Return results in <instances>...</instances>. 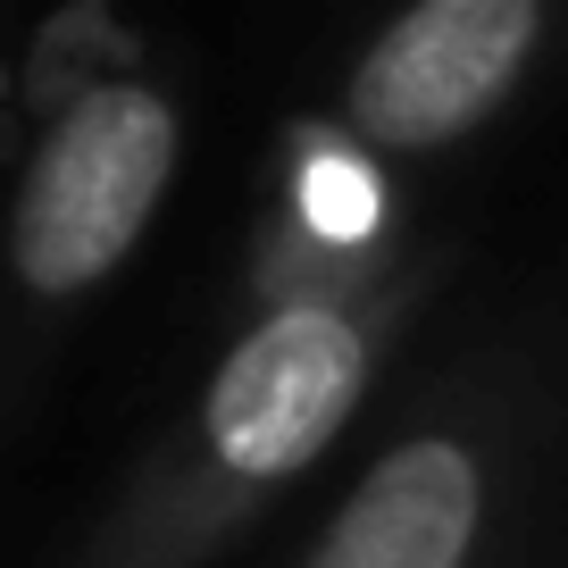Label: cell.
<instances>
[{
  "label": "cell",
  "mask_w": 568,
  "mask_h": 568,
  "mask_svg": "<svg viewBox=\"0 0 568 568\" xmlns=\"http://www.w3.org/2000/svg\"><path fill=\"white\" fill-rule=\"evenodd\" d=\"M551 34V0H418L359 42L335 92V125L385 168L444 160L535 84Z\"/></svg>",
  "instance_id": "277c9868"
},
{
  "label": "cell",
  "mask_w": 568,
  "mask_h": 568,
  "mask_svg": "<svg viewBox=\"0 0 568 568\" xmlns=\"http://www.w3.org/2000/svg\"><path fill=\"white\" fill-rule=\"evenodd\" d=\"M184 168V101L160 75H101L42 125L9 201V276L26 302H84L134 260Z\"/></svg>",
  "instance_id": "3957f363"
},
{
  "label": "cell",
  "mask_w": 568,
  "mask_h": 568,
  "mask_svg": "<svg viewBox=\"0 0 568 568\" xmlns=\"http://www.w3.org/2000/svg\"><path fill=\"white\" fill-rule=\"evenodd\" d=\"M535 477V368L518 352H468L376 426V444L284 568H518Z\"/></svg>",
  "instance_id": "7a4b0ae2"
},
{
  "label": "cell",
  "mask_w": 568,
  "mask_h": 568,
  "mask_svg": "<svg viewBox=\"0 0 568 568\" xmlns=\"http://www.w3.org/2000/svg\"><path fill=\"white\" fill-rule=\"evenodd\" d=\"M444 260L409 251L376 276L251 293L142 477L125 485L92 568H210L276 510L376 402Z\"/></svg>",
  "instance_id": "6da1fadb"
}]
</instances>
